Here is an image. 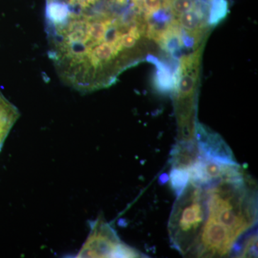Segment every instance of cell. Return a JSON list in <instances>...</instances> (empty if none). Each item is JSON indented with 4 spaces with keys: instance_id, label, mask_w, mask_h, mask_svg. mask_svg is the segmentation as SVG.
<instances>
[{
    "instance_id": "1",
    "label": "cell",
    "mask_w": 258,
    "mask_h": 258,
    "mask_svg": "<svg viewBox=\"0 0 258 258\" xmlns=\"http://www.w3.org/2000/svg\"><path fill=\"white\" fill-rule=\"evenodd\" d=\"M206 189L189 181L177 197L169 222V237L174 248L183 255L191 252L198 243L207 218Z\"/></svg>"
},
{
    "instance_id": "2",
    "label": "cell",
    "mask_w": 258,
    "mask_h": 258,
    "mask_svg": "<svg viewBox=\"0 0 258 258\" xmlns=\"http://www.w3.org/2000/svg\"><path fill=\"white\" fill-rule=\"evenodd\" d=\"M142 253L120 240L109 224L98 218L77 257H140Z\"/></svg>"
},
{
    "instance_id": "3",
    "label": "cell",
    "mask_w": 258,
    "mask_h": 258,
    "mask_svg": "<svg viewBox=\"0 0 258 258\" xmlns=\"http://www.w3.org/2000/svg\"><path fill=\"white\" fill-rule=\"evenodd\" d=\"M19 117L20 112L18 108L0 91V143H4Z\"/></svg>"
},
{
    "instance_id": "4",
    "label": "cell",
    "mask_w": 258,
    "mask_h": 258,
    "mask_svg": "<svg viewBox=\"0 0 258 258\" xmlns=\"http://www.w3.org/2000/svg\"><path fill=\"white\" fill-rule=\"evenodd\" d=\"M169 179L171 186L176 197H178L187 186L189 181V174L186 169L172 168L169 175Z\"/></svg>"
},
{
    "instance_id": "5",
    "label": "cell",
    "mask_w": 258,
    "mask_h": 258,
    "mask_svg": "<svg viewBox=\"0 0 258 258\" xmlns=\"http://www.w3.org/2000/svg\"><path fill=\"white\" fill-rule=\"evenodd\" d=\"M196 86V79L193 76L185 74L181 76L179 83V94L181 98H189L192 95Z\"/></svg>"
},
{
    "instance_id": "6",
    "label": "cell",
    "mask_w": 258,
    "mask_h": 258,
    "mask_svg": "<svg viewBox=\"0 0 258 258\" xmlns=\"http://www.w3.org/2000/svg\"><path fill=\"white\" fill-rule=\"evenodd\" d=\"M180 24L187 30H193L198 28L199 25L198 15L195 12L189 11L180 15Z\"/></svg>"
},
{
    "instance_id": "7",
    "label": "cell",
    "mask_w": 258,
    "mask_h": 258,
    "mask_svg": "<svg viewBox=\"0 0 258 258\" xmlns=\"http://www.w3.org/2000/svg\"><path fill=\"white\" fill-rule=\"evenodd\" d=\"M172 8L176 14H183L192 10L193 1L192 0H174L172 3Z\"/></svg>"
},
{
    "instance_id": "8",
    "label": "cell",
    "mask_w": 258,
    "mask_h": 258,
    "mask_svg": "<svg viewBox=\"0 0 258 258\" xmlns=\"http://www.w3.org/2000/svg\"><path fill=\"white\" fill-rule=\"evenodd\" d=\"M144 7L151 13L157 12L161 7V0H144Z\"/></svg>"
},
{
    "instance_id": "9",
    "label": "cell",
    "mask_w": 258,
    "mask_h": 258,
    "mask_svg": "<svg viewBox=\"0 0 258 258\" xmlns=\"http://www.w3.org/2000/svg\"><path fill=\"white\" fill-rule=\"evenodd\" d=\"M117 4L120 5H123L126 3L127 0H115Z\"/></svg>"
},
{
    "instance_id": "10",
    "label": "cell",
    "mask_w": 258,
    "mask_h": 258,
    "mask_svg": "<svg viewBox=\"0 0 258 258\" xmlns=\"http://www.w3.org/2000/svg\"><path fill=\"white\" fill-rule=\"evenodd\" d=\"M3 144L0 143V152H1L2 147H3Z\"/></svg>"
}]
</instances>
